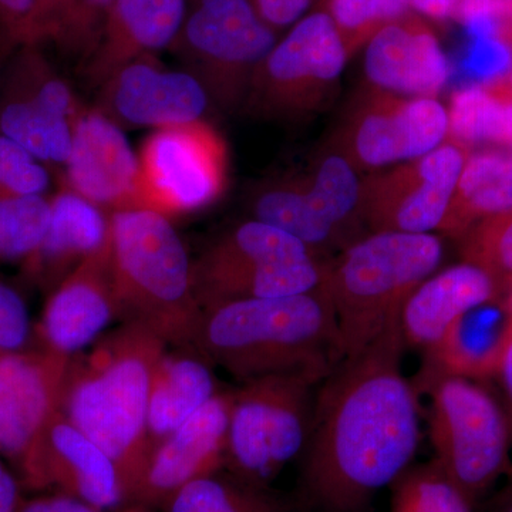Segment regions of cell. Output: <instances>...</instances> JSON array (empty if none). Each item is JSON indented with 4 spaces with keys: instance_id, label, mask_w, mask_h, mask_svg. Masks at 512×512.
Wrapping results in <instances>:
<instances>
[{
    "instance_id": "obj_32",
    "label": "cell",
    "mask_w": 512,
    "mask_h": 512,
    "mask_svg": "<svg viewBox=\"0 0 512 512\" xmlns=\"http://www.w3.org/2000/svg\"><path fill=\"white\" fill-rule=\"evenodd\" d=\"M50 222V198L0 200V261L28 259L45 238Z\"/></svg>"
},
{
    "instance_id": "obj_24",
    "label": "cell",
    "mask_w": 512,
    "mask_h": 512,
    "mask_svg": "<svg viewBox=\"0 0 512 512\" xmlns=\"http://www.w3.org/2000/svg\"><path fill=\"white\" fill-rule=\"evenodd\" d=\"M251 210L254 220L298 238L320 261H329L357 241L308 175L259 188L252 197Z\"/></svg>"
},
{
    "instance_id": "obj_9",
    "label": "cell",
    "mask_w": 512,
    "mask_h": 512,
    "mask_svg": "<svg viewBox=\"0 0 512 512\" xmlns=\"http://www.w3.org/2000/svg\"><path fill=\"white\" fill-rule=\"evenodd\" d=\"M275 45V30L251 0H198L170 49L210 101L227 110L245 103L256 70Z\"/></svg>"
},
{
    "instance_id": "obj_26",
    "label": "cell",
    "mask_w": 512,
    "mask_h": 512,
    "mask_svg": "<svg viewBox=\"0 0 512 512\" xmlns=\"http://www.w3.org/2000/svg\"><path fill=\"white\" fill-rule=\"evenodd\" d=\"M109 241L110 215L62 187L50 198L45 238L26 261L33 275L57 286L86 259L106 248Z\"/></svg>"
},
{
    "instance_id": "obj_35",
    "label": "cell",
    "mask_w": 512,
    "mask_h": 512,
    "mask_svg": "<svg viewBox=\"0 0 512 512\" xmlns=\"http://www.w3.org/2000/svg\"><path fill=\"white\" fill-rule=\"evenodd\" d=\"M114 2L116 0H72L50 43L64 57L82 66L96 49Z\"/></svg>"
},
{
    "instance_id": "obj_20",
    "label": "cell",
    "mask_w": 512,
    "mask_h": 512,
    "mask_svg": "<svg viewBox=\"0 0 512 512\" xmlns=\"http://www.w3.org/2000/svg\"><path fill=\"white\" fill-rule=\"evenodd\" d=\"M120 318L107 247L77 266L55 286L46 303L42 336L46 350L67 357L80 355Z\"/></svg>"
},
{
    "instance_id": "obj_29",
    "label": "cell",
    "mask_w": 512,
    "mask_h": 512,
    "mask_svg": "<svg viewBox=\"0 0 512 512\" xmlns=\"http://www.w3.org/2000/svg\"><path fill=\"white\" fill-rule=\"evenodd\" d=\"M448 114L450 143L512 147V99L497 82L476 84L453 93Z\"/></svg>"
},
{
    "instance_id": "obj_43",
    "label": "cell",
    "mask_w": 512,
    "mask_h": 512,
    "mask_svg": "<svg viewBox=\"0 0 512 512\" xmlns=\"http://www.w3.org/2000/svg\"><path fill=\"white\" fill-rule=\"evenodd\" d=\"M16 512H103L94 505L72 497V495L56 493L33 498L20 503Z\"/></svg>"
},
{
    "instance_id": "obj_17",
    "label": "cell",
    "mask_w": 512,
    "mask_h": 512,
    "mask_svg": "<svg viewBox=\"0 0 512 512\" xmlns=\"http://www.w3.org/2000/svg\"><path fill=\"white\" fill-rule=\"evenodd\" d=\"M232 397L234 393L218 392L151 448L130 501L163 507L185 484L225 466Z\"/></svg>"
},
{
    "instance_id": "obj_19",
    "label": "cell",
    "mask_w": 512,
    "mask_h": 512,
    "mask_svg": "<svg viewBox=\"0 0 512 512\" xmlns=\"http://www.w3.org/2000/svg\"><path fill=\"white\" fill-rule=\"evenodd\" d=\"M73 357L0 356V451L20 461L55 414L62 412Z\"/></svg>"
},
{
    "instance_id": "obj_25",
    "label": "cell",
    "mask_w": 512,
    "mask_h": 512,
    "mask_svg": "<svg viewBox=\"0 0 512 512\" xmlns=\"http://www.w3.org/2000/svg\"><path fill=\"white\" fill-rule=\"evenodd\" d=\"M511 332L512 318L503 298L481 303L460 316L443 339L426 350L419 380L448 375L490 383Z\"/></svg>"
},
{
    "instance_id": "obj_39",
    "label": "cell",
    "mask_w": 512,
    "mask_h": 512,
    "mask_svg": "<svg viewBox=\"0 0 512 512\" xmlns=\"http://www.w3.org/2000/svg\"><path fill=\"white\" fill-rule=\"evenodd\" d=\"M35 0H0V60L2 64L28 42Z\"/></svg>"
},
{
    "instance_id": "obj_48",
    "label": "cell",
    "mask_w": 512,
    "mask_h": 512,
    "mask_svg": "<svg viewBox=\"0 0 512 512\" xmlns=\"http://www.w3.org/2000/svg\"><path fill=\"white\" fill-rule=\"evenodd\" d=\"M494 37L508 47L512 55V22L498 23L495 25Z\"/></svg>"
},
{
    "instance_id": "obj_30",
    "label": "cell",
    "mask_w": 512,
    "mask_h": 512,
    "mask_svg": "<svg viewBox=\"0 0 512 512\" xmlns=\"http://www.w3.org/2000/svg\"><path fill=\"white\" fill-rule=\"evenodd\" d=\"M163 507L165 512H282L265 488L218 471L185 484Z\"/></svg>"
},
{
    "instance_id": "obj_13",
    "label": "cell",
    "mask_w": 512,
    "mask_h": 512,
    "mask_svg": "<svg viewBox=\"0 0 512 512\" xmlns=\"http://www.w3.org/2000/svg\"><path fill=\"white\" fill-rule=\"evenodd\" d=\"M447 134L448 114L440 101L372 89L340 128L336 153L355 168H380L426 156Z\"/></svg>"
},
{
    "instance_id": "obj_7",
    "label": "cell",
    "mask_w": 512,
    "mask_h": 512,
    "mask_svg": "<svg viewBox=\"0 0 512 512\" xmlns=\"http://www.w3.org/2000/svg\"><path fill=\"white\" fill-rule=\"evenodd\" d=\"M325 261L288 232L249 220L232 228L192 262L201 308L241 299L281 298L320 286Z\"/></svg>"
},
{
    "instance_id": "obj_22",
    "label": "cell",
    "mask_w": 512,
    "mask_h": 512,
    "mask_svg": "<svg viewBox=\"0 0 512 512\" xmlns=\"http://www.w3.org/2000/svg\"><path fill=\"white\" fill-rule=\"evenodd\" d=\"M185 16L187 0H116L96 49L79 67L84 82L99 89L126 64L170 49Z\"/></svg>"
},
{
    "instance_id": "obj_14",
    "label": "cell",
    "mask_w": 512,
    "mask_h": 512,
    "mask_svg": "<svg viewBox=\"0 0 512 512\" xmlns=\"http://www.w3.org/2000/svg\"><path fill=\"white\" fill-rule=\"evenodd\" d=\"M468 154L447 141L362 183L360 211L367 231L431 234L439 229Z\"/></svg>"
},
{
    "instance_id": "obj_45",
    "label": "cell",
    "mask_w": 512,
    "mask_h": 512,
    "mask_svg": "<svg viewBox=\"0 0 512 512\" xmlns=\"http://www.w3.org/2000/svg\"><path fill=\"white\" fill-rule=\"evenodd\" d=\"M20 503L18 481L0 461V512H16Z\"/></svg>"
},
{
    "instance_id": "obj_18",
    "label": "cell",
    "mask_w": 512,
    "mask_h": 512,
    "mask_svg": "<svg viewBox=\"0 0 512 512\" xmlns=\"http://www.w3.org/2000/svg\"><path fill=\"white\" fill-rule=\"evenodd\" d=\"M22 467L33 487H55L101 511L126 501L116 464L62 412L46 424Z\"/></svg>"
},
{
    "instance_id": "obj_37",
    "label": "cell",
    "mask_w": 512,
    "mask_h": 512,
    "mask_svg": "<svg viewBox=\"0 0 512 512\" xmlns=\"http://www.w3.org/2000/svg\"><path fill=\"white\" fill-rule=\"evenodd\" d=\"M29 336L28 306L15 288L0 281V353H18L28 343Z\"/></svg>"
},
{
    "instance_id": "obj_41",
    "label": "cell",
    "mask_w": 512,
    "mask_h": 512,
    "mask_svg": "<svg viewBox=\"0 0 512 512\" xmlns=\"http://www.w3.org/2000/svg\"><path fill=\"white\" fill-rule=\"evenodd\" d=\"M72 0H35L28 42L45 46L55 37Z\"/></svg>"
},
{
    "instance_id": "obj_46",
    "label": "cell",
    "mask_w": 512,
    "mask_h": 512,
    "mask_svg": "<svg viewBox=\"0 0 512 512\" xmlns=\"http://www.w3.org/2000/svg\"><path fill=\"white\" fill-rule=\"evenodd\" d=\"M461 0H412V9L434 20L453 18Z\"/></svg>"
},
{
    "instance_id": "obj_12",
    "label": "cell",
    "mask_w": 512,
    "mask_h": 512,
    "mask_svg": "<svg viewBox=\"0 0 512 512\" xmlns=\"http://www.w3.org/2000/svg\"><path fill=\"white\" fill-rule=\"evenodd\" d=\"M146 210L178 217L214 204L228 185L224 137L208 121L157 128L138 156Z\"/></svg>"
},
{
    "instance_id": "obj_36",
    "label": "cell",
    "mask_w": 512,
    "mask_h": 512,
    "mask_svg": "<svg viewBox=\"0 0 512 512\" xmlns=\"http://www.w3.org/2000/svg\"><path fill=\"white\" fill-rule=\"evenodd\" d=\"M50 181L45 164L12 138L0 134V200L45 195Z\"/></svg>"
},
{
    "instance_id": "obj_23",
    "label": "cell",
    "mask_w": 512,
    "mask_h": 512,
    "mask_svg": "<svg viewBox=\"0 0 512 512\" xmlns=\"http://www.w3.org/2000/svg\"><path fill=\"white\" fill-rule=\"evenodd\" d=\"M498 298L501 292L494 279L471 262L430 275L414 289L400 312L404 345L426 352L460 316Z\"/></svg>"
},
{
    "instance_id": "obj_10",
    "label": "cell",
    "mask_w": 512,
    "mask_h": 512,
    "mask_svg": "<svg viewBox=\"0 0 512 512\" xmlns=\"http://www.w3.org/2000/svg\"><path fill=\"white\" fill-rule=\"evenodd\" d=\"M0 70V134L12 138L47 168H64L73 127L87 106L47 57L26 43Z\"/></svg>"
},
{
    "instance_id": "obj_4",
    "label": "cell",
    "mask_w": 512,
    "mask_h": 512,
    "mask_svg": "<svg viewBox=\"0 0 512 512\" xmlns=\"http://www.w3.org/2000/svg\"><path fill=\"white\" fill-rule=\"evenodd\" d=\"M110 265L124 322L146 326L174 348L194 345L202 308L170 218L150 210L110 214Z\"/></svg>"
},
{
    "instance_id": "obj_8",
    "label": "cell",
    "mask_w": 512,
    "mask_h": 512,
    "mask_svg": "<svg viewBox=\"0 0 512 512\" xmlns=\"http://www.w3.org/2000/svg\"><path fill=\"white\" fill-rule=\"evenodd\" d=\"M322 380L309 373H282L249 380L234 392L225 457L234 476L265 488L305 451L313 387Z\"/></svg>"
},
{
    "instance_id": "obj_2",
    "label": "cell",
    "mask_w": 512,
    "mask_h": 512,
    "mask_svg": "<svg viewBox=\"0 0 512 512\" xmlns=\"http://www.w3.org/2000/svg\"><path fill=\"white\" fill-rule=\"evenodd\" d=\"M192 348L242 383L282 373L325 379L343 359L338 320L320 286L202 309Z\"/></svg>"
},
{
    "instance_id": "obj_5",
    "label": "cell",
    "mask_w": 512,
    "mask_h": 512,
    "mask_svg": "<svg viewBox=\"0 0 512 512\" xmlns=\"http://www.w3.org/2000/svg\"><path fill=\"white\" fill-rule=\"evenodd\" d=\"M441 259L436 235L369 232L326 261L320 288L335 311L343 357L362 352L399 320L404 302Z\"/></svg>"
},
{
    "instance_id": "obj_47",
    "label": "cell",
    "mask_w": 512,
    "mask_h": 512,
    "mask_svg": "<svg viewBox=\"0 0 512 512\" xmlns=\"http://www.w3.org/2000/svg\"><path fill=\"white\" fill-rule=\"evenodd\" d=\"M491 512H512V474L503 490L495 495Z\"/></svg>"
},
{
    "instance_id": "obj_28",
    "label": "cell",
    "mask_w": 512,
    "mask_h": 512,
    "mask_svg": "<svg viewBox=\"0 0 512 512\" xmlns=\"http://www.w3.org/2000/svg\"><path fill=\"white\" fill-rule=\"evenodd\" d=\"M512 208V154H468L439 231L460 239L481 221Z\"/></svg>"
},
{
    "instance_id": "obj_31",
    "label": "cell",
    "mask_w": 512,
    "mask_h": 512,
    "mask_svg": "<svg viewBox=\"0 0 512 512\" xmlns=\"http://www.w3.org/2000/svg\"><path fill=\"white\" fill-rule=\"evenodd\" d=\"M392 490L393 512H473L474 508L434 460L407 468Z\"/></svg>"
},
{
    "instance_id": "obj_16",
    "label": "cell",
    "mask_w": 512,
    "mask_h": 512,
    "mask_svg": "<svg viewBox=\"0 0 512 512\" xmlns=\"http://www.w3.org/2000/svg\"><path fill=\"white\" fill-rule=\"evenodd\" d=\"M96 109L124 128L154 130L201 120L210 97L187 70H170L156 56L117 70L99 87Z\"/></svg>"
},
{
    "instance_id": "obj_3",
    "label": "cell",
    "mask_w": 512,
    "mask_h": 512,
    "mask_svg": "<svg viewBox=\"0 0 512 512\" xmlns=\"http://www.w3.org/2000/svg\"><path fill=\"white\" fill-rule=\"evenodd\" d=\"M168 346L146 326L124 322L74 356L67 376L62 413L116 464L126 501L151 451L148 396Z\"/></svg>"
},
{
    "instance_id": "obj_44",
    "label": "cell",
    "mask_w": 512,
    "mask_h": 512,
    "mask_svg": "<svg viewBox=\"0 0 512 512\" xmlns=\"http://www.w3.org/2000/svg\"><path fill=\"white\" fill-rule=\"evenodd\" d=\"M490 383L497 386V390L494 392L497 393L498 399L503 404L512 439V332Z\"/></svg>"
},
{
    "instance_id": "obj_52",
    "label": "cell",
    "mask_w": 512,
    "mask_h": 512,
    "mask_svg": "<svg viewBox=\"0 0 512 512\" xmlns=\"http://www.w3.org/2000/svg\"><path fill=\"white\" fill-rule=\"evenodd\" d=\"M0 67H2V60H0ZM0 70H2V69H0Z\"/></svg>"
},
{
    "instance_id": "obj_1",
    "label": "cell",
    "mask_w": 512,
    "mask_h": 512,
    "mask_svg": "<svg viewBox=\"0 0 512 512\" xmlns=\"http://www.w3.org/2000/svg\"><path fill=\"white\" fill-rule=\"evenodd\" d=\"M400 319L320 382L303 491L326 512H365L409 468L420 441L414 384L402 373Z\"/></svg>"
},
{
    "instance_id": "obj_42",
    "label": "cell",
    "mask_w": 512,
    "mask_h": 512,
    "mask_svg": "<svg viewBox=\"0 0 512 512\" xmlns=\"http://www.w3.org/2000/svg\"><path fill=\"white\" fill-rule=\"evenodd\" d=\"M266 25L282 29L302 19L312 0H251Z\"/></svg>"
},
{
    "instance_id": "obj_27",
    "label": "cell",
    "mask_w": 512,
    "mask_h": 512,
    "mask_svg": "<svg viewBox=\"0 0 512 512\" xmlns=\"http://www.w3.org/2000/svg\"><path fill=\"white\" fill-rule=\"evenodd\" d=\"M211 363L192 346L164 353L148 396L147 433L151 448L170 436L218 390Z\"/></svg>"
},
{
    "instance_id": "obj_34",
    "label": "cell",
    "mask_w": 512,
    "mask_h": 512,
    "mask_svg": "<svg viewBox=\"0 0 512 512\" xmlns=\"http://www.w3.org/2000/svg\"><path fill=\"white\" fill-rule=\"evenodd\" d=\"M458 241L464 261L491 275L503 298L512 285V208L481 221Z\"/></svg>"
},
{
    "instance_id": "obj_6",
    "label": "cell",
    "mask_w": 512,
    "mask_h": 512,
    "mask_svg": "<svg viewBox=\"0 0 512 512\" xmlns=\"http://www.w3.org/2000/svg\"><path fill=\"white\" fill-rule=\"evenodd\" d=\"M430 394V439L444 474L476 505L511 474L507 416L490 383L440 375L419 380Z\"/></svg>"
},
{
    "instance_id": "obj_49",
    "label": "cell",
    "mask_w": 512,
    "mask_h": 512,
    "mask_svg": "<svg viewBox=\"0 0 512 512\" xmlns=\"http://www.w3.org/2000/svg\"><path fill=\"white\" fill-rule=\"evenodd\" d=\"M497 83L500 84L501 89H503L504 92L512 99V67L510 72L505 74L504 77H501L500 80H497Z\"/></svg>"
},
{
    "instance_id": "obj_38",
    "label": "cell",
    "mask_w": 512,
    "mask_h": 512,
    "mask_svg": "<svg viewBox=\"0 0 512 512\" xmlns=\"http://www.w3.org/2000/svg\"><path fill=\"white\" fill-rule=\"evenodd\" d=\"M512 55L508 47L497 37L487 36L477 43L461 62L464 77L481 84L497 82L510 72Z\"/></svg>"
},
{
    "instance_id": "obj_40",
    "label": "cell",
    "mask_w": 512,
    "mask_h": 512,
    "mask_svg": "<svg viewBox=\"0 0 512 512\" xmlns=\"http://www.w3.org/2000/svg\"><path fill=\"white\" fill-rule=\"evenodd\" d=\"M451 19L467 28L512 22V0H461Z\"/></svg>"
},
{
    "instance_id": "obj_11",
    "label": "cell",
    "mask_w": 512,
    "mask_h": 512,
    "mask_svg": "<svg viewBox=\"0 0 512 512\" xmlns=\"http://www.w3.org/2000/svg\"><path fill=\"white\" fill-rule=\"evenodd\" d=\"M349 59L328 12L295 26L256 70L245 104L269 119H298L325 106Z\"/></svg>"
},
{
    "instance_id": "obj_15",
    "label": "cell",
    "mask_w": 512,
    "mask_h": 512,
    "mask_svg": "<svg viewBox=\"0 0 512 512\" xmlns=\"http://www.w3.org/2000/svg\"><path fill=\"white\" fill-rule=\"evenodd\" d=\"M62 187L107 214L146 210L140 161L123 128L96 107H86L73 127Z\"/></svg>"
},
{
    "instance_id": "obj_21",
    "label": "cell",
    "mask_w": 512,
    "mask_h": 512,
    "mask_svg": "<svg viewBox=\"0 0 512 512\" xmlns=\"http://www.w3.org/2000/svg\"><path fill=\"white\" fill-rule=\"evenodd\" d=\"M365 72L373 89L436 99L450 77V63L430 26L407 15L367 43Z\"/></svg>"
},
{
    "instance_id": "obj_50",
    "label": "cell",
    "mask_w": 512,
    "mask_h": 512,
    "mask_svg": "<svg viewBox=\"0 0 512 512\" xmlns=\"http://www.w3.org/2000/svg\"><path fill=\"white\" fill-rule=\"evenodd\" d=\"M503 301L505 308H507V311L508 313H510V316L512 318V285L510 286V288L507 289V291H505L503 295Z\"/></svg>"
},
{
    "instance_id": "obj_33",
    "label": "cell",
    "mask_w": 512,
    "mask_h": 512,
    "mask_svg": "<svg viewBox=\"0 0 512 512\" xmlns=\"http://www.w3.org/2000/svg\"><path fill=\"white\" fill-rule=\"evenodd\" d=\"M410 9L412 0H329L326 12L350 57L387 25L409 15Z\"/></svg>"
},
{
    "instance_id": "obj_51",
    "label": "cell",
    "mask_w": 512,
    "mask_h": 512,
    "mask_svg": "<svg viewBox=\"0 0 512 512\" xmlns=\"http://www.w3.org/2000/svg\"><path fill=\"white\" fill-rule=\"evenodd\" d=\"M123 512H147V511L144 510V507H141V505H137V507L127 508V510H124Z\"/></svg>"
}]
</instances>
